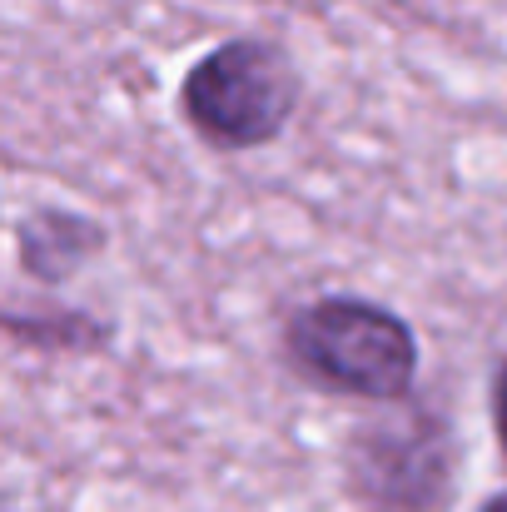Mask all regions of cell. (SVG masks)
Segmentation results:
<instances>
[{"instance_id": "obj_3", "label": "cell", "mask_w": 507, "mask_h": 512, "mask_svg": "<svg viewBox=\"0 0 507 512\" xmlns=\"http://www.w3.org/2000/svg\"><path fill=\"white\" fill-rule=\"evenodd\" d=\"M343 488L363 512H443L458 488V428L448 408L418 393L373 408L343 438Z\"/></svg>"}, {"instance_id": "obj_6", "label": "cell", "mask_w": 507, "mask_h": 512, "mask_svg": "<svg viewBox=\"0 0 507 512\" xmlns=\"http://www.w3.org/2000/svg\"><path fill=\"white\" fill-rule=\"evenodd\" d=\"M488 413H493V438L503 448V463H507V353L498 358L493 368V383H488Z\"/></svg>"}, {"instance_id": "obj_2", "label": "cell", "mask_w": 507, "mask_h": 512, "mask_svg": "<svg viewBox=\"0 0 507 512\" xmlns=\"http://www.w3.org/2000/svg\"><path fill=\"white\" fill-rule=\"evenodd\" d=\"M174 105L204 150L249 155L294 125L304 105V75L279 40L229 35L184 70Z\"/></svg>"}, {"instance_id": "obj_7", "label": "cell", "mask_w": 507, "mask_h": 512, "mask_svg": "<svg viewBox=\"0 0 507 512\" xmlns=\"http://www.w3.org/2000/svg\"><path fill=\"white\" fill-rule=\"evenodd\" d=\"M478 512H507V493H493V498H488Z\"/></svg>"}, {"instance_id": "obj_5", "label": "cell", "mask_w": 507, "mask_h": 512, "mask_svg": "<svg viewBox=\"0 0 507 512\" xmlns=\"http://www.w3.org/2000/svg\"><path fill=\"white\" fill-rule=\"evenodd\" d=\"M5 343L20 353H50V358H100L115 348V319L95 309H5Z\"/></svg>"}, {"instance_id": "obj_4", "label": "cell", "mask_w": 507, "mask_h": 512, "mask_svg": "<svg viewBox=\"0 0 507 512\" xmlns=\"http://www.w3.org/2000/svg\"><path fill=\"white\" fill-rule=\"evenodd\" d=\"M110 249L105 219L70 204H30L15 219V269L30 284L60 289Z\"/></svg>"}, {"instance_id": "obj_1", "label": "cell", "mask_w": 507, "mask_h": 512, "mask_svg": "<svg viewBox=\"0 0 507 512\" xmlns=\"http://www.w3.org/2000/svg\"><path fill=\"white\" fill-rule=\"evenodd\" d=\"M279 363L309 393L348 403H403L418 388L423 343L413 324L363 294H319L284 314Z\"/></svg>"}]
</instances>
